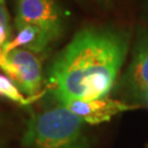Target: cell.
Segmentation results:
<instances>
[{"instance_id": "obj_1", "label": "cell", "mask_w": 148, "mask_h": 148, "mask_svg": "<svg viewBox=\"0 0 148 148\" xmlns=\"http://www.w3.org/2000/svg\"><path fill=\"white\" fill-rule=\"evenodd\" d=\"M131 36L128 29L111 24L81 29L51 64L48 92L59 104L108 97L126 59Z\"/></svg>"}, {"instance_id": "obj_2", "label": "cell", "mask_w": 148, "mask_h": 148, "mask_svg": "<svg viewBox=\"0 0 148 148\" xmlns=\"http://www.w3.org/2000/svg\"><path fill=\"white\" fill-rule=\"evenodd\" d=\"M82 119L65 106L32 114L22 145L25 148H89Z\"/></svg>"}, {"instance_id": "obj_3", "label": "cell", "mask_w": 148, "mask_h": 148, "mask_svg": "<svg viewBox=\"0 0 148 148\" xmlns=\"http://www.w3.org/2000/svg\"><path fill=\"white\" fill-rule=\"evenodd\" d=\"M43 56L27 48H13L0 57V69L21 92L37 99L44 81Z\"/></svg>"}, {"instance_id": "obj_4", "label": "cell", "mask_w": 148, "mask_h": 148, "mask_svg": "<svg viewBox=\"0 0 148 148\" xmlns=\"http://www.w3.org/2000/svg\"><path fill=\"white\" fill-rule=\"evenodd\" d=\"M117 95L125 102L142 106L148 95V27L139 29L132 58L117 82Z\"/></svg>"}, {"instance_id": "obj_5", "label": "cell", "mask_w": 148, "mask_h": 148, "mask_svg": "<svg viewBox=\"0 0 148 148\" xmlns=\"http://www.w3.org/2000/svg\"><path fill=\"white\" fill-rule=\"evenodd\" d=\"M67 13L58 0H16V29L32 25L53 35L57 41L64 35Z\"/></svg>"}, {"instance_id": "obj_6", "label": "cell", "mask_w": 148, "mask_h": 148, "mask_svg": "<svg viewBox=\"0 0 148 148\" xmlns=\"http://www.w3.org/2000/svg\"><path fill=\"white\" fill-rule=\"evenodd\" d=\"M60 104L68 108L70 111L81 117L82 121L89 124H99L108 122L120 113L139 108V106L136 104H131L123 100L110 99L109 97L88 101H67Z\"/></svg>"}, {"instance_id": "obj_7", "label": "cell", "mask_w": 148, "mask_h": 148, "mask_svg": "<svg viewBox=\"0 0 148 148\" xmlns=\"http://www.w3.org/2000/svg\"><path fill=\"white\" fill-rule=\"evenodd\" d=\"M0 98H5L21 106H27L29 103H31L32 101L36 99V98L24 97L20 89L11 81L10 78L3 75H0Z\"/></svg>"}, {"instance_id": "obj_8", "label": "cell", "mask_w": 148, "mask_h": 148, "mask_svg": "<svg viewBox=\"0 0 148 148\" xmlns=\"http://www.w3.org/2000/svg\"><path fill=\"white\" fill-rule=\"evenodd\" d=\"M11 35V27L9 23H2L0 22V46L5 48L7 43L10 41Z\"/></svg>"}, {"instance_id": "obj_9", "label": "cell", "mask_w": 148, "mask_h": 148, "mask_svg": "<svg viewBox=\"0 0 148 148\" xmlns=\"http://www.w3.org/2000/svg\"><path fill=\"white\" fill-rule=\"evenodd\" d=\"M101 7H103V8H109L110 5H112V1L113 0H95Z\"/></svg>"}, {"instance_id": "obj_10", "label": "cell", "mask_w": 148, "mask_h": 148, "mask_svg": "<svg viewBox=\"0 0 148 148\" xmlns=\"http://www.w3.org/2000/svg\"><path fill=\"white\" fill-rule=\"evenodd\" d=\"M3 55V47L2 46H0V57Z\"/></svg>"}, {"instance_id": "obj_11", "label": "cell", "mask_w": 148, "mask_h": 148, "mask_svg": "<svg viewBox=\"0 0 148 148\" xmlns=\"http://www.w3.org/2000/svg\"><path fill=\"white\" fill-rule=\"evenodd\" d=\"M144 104H147L148 106V95H147V98H146V100H145V103Z\"/></svg>"}, {"instance_id": "obj_12", "label": "cell", "mask_w": 148, "mask_h": 148, "mask_svg": "<svg viewBox=\"0 0 148 148\" xmlns=\"http://www.w3.org/2000/svg\"><path fill=\"white\" fill-rule=\"evenodd\" d=\"M0 148H5V147H2V146H0Z\"/></svg>"}, {"instance_id": "obj_13", "label": "cell", "mask_w": 148, "mask_h": 148, "mask_svg": "<svg viewBox=\"0 0 148 148\" xmlns=\"http://www.w3.org/2000/svg\"><path fill=\"white\" fill-rule=\"evenodd\" d=\"M0 123H1V119H0Z\"/></svg>"}, {"instance_id": "obj_14", "label": "cell", "mask_w": 148, "mask_h": 148, "mask_svg": "<svg viewBox=\"0 0 148 148\" xmlns=\"http://www.w3.org/2000/svg\"><path fill=\"white\" fill-rule=\"evenodd\" d=\"M147 148H148V145H147Z\"/></svg>"}, {"instance_id": "obj_15", "label": "cell", "mask_w": 148, "mask_h": 148, "mask_svg": "<svg viewBox=\"0 0 148 148\" xmlns=\"http://www.w3.org/2000/svg\"><path fill=\"white\" fill-rule=\"evenodd\" d=\"M0 1H1V0H0Z\"/></svg>"}]
</instances>
